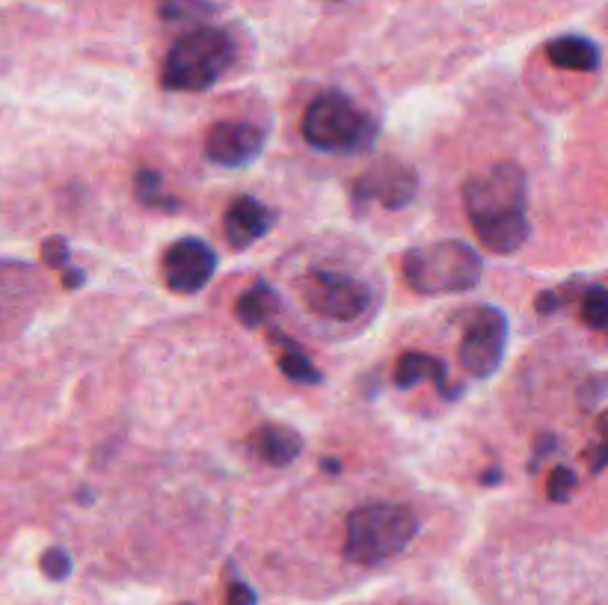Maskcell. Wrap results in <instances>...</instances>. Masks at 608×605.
Wrapping results in <instances>:
<instances>
[{
	"label": "cell",
	"mask_w": 608,
	"mask_h": 605,
	"mask_svg": "<svg viewBox=\"0 0 608 605\" xmlns=\"http://www.w3.org/2000/svg\"><path fill=\"white\" fill-rule=\"evenodd\" d=\"M528 184L520 164L502 161L490 170L472 175L463 184V208L472 220L478 241L496 253L511 256L528 241Z\"/></svg>",
	"instance_id": "cell-1"
},
{
	"label": "cell",
	"mask_w": 608,
	"mask_h": 605,
	"mask_svg": "<svg viewBox=\"0 0 608 605\" xmlns=\"http://www.w3.org/2000/svg\"><path fill=\"white\" fill-rule=\"evenodd\" d=\"M419 534V517L407 505H365L348 517L345 561L377 567L401 555Z\"/></svg>",
	"instance_id": "cell-2"
},
{
	"label": "cell",
	"mask_w": 608,
	"mask_h": 605,
	"mask_svg": "<svg viewBox=\"0 0 608 605\" xmlns=\"http://www.w3.org/2000/svg\"><path fill=\"white\" fill-rule=\"evenodd\" d=\"M235 63V42L226 30L199 27L184 33L164 60L161 84L173 92L211 89Z\"/></svg>",
	"instance_id": "cell-3"
},
{
	"label": "cell",
	"mask_w": 608,
	"mask_h": 605,
	"mask_svg": "<svg viewBox=\"0 0 608 605\" xmlns=\"http://www.w3.org/2000/svg\"><path fill=\"white\" fill-rule=\"evenodd\" d=\"M303 137L318 152L356 155L374 146L377 122L345 92H324L303 113Z\"/></svg>",
	"instance_id": "cell-4"
},
{
	"label": "cell",
	"mask_w": 608,
	"mask_h": 605,
	"mask_svg": "<svg viewBox=\"0 0 608 605\" xmlns=\"http://www.w3.org/2000/svg\"><path fill=\"white\" fill-rule=\"evenodd\" d=\"M404 279L419 294H463L478 285L484 261L463 241H436L413 247L401 261Z\"/></svg>",
	"instance_id": "cell-5"
},
{
	"label": "cell",
	"mask_w": 608,
	"mask_h": 605,
	"mask_svg": "<svg viewBox=\"0 0 608 605\" xmlns=\"http://www.w3.org/2000/svg\"><path fill=\"white\" fill-rule=\"evenodd\" d=\"M297 291L309 312L336 324L362 321L374 309L371 285L339 270H306L297 282Z\"/></svg>",
	"instance_id": "cell-6"
},
{
	"label": "cell",
	"mask_w": 608,
	"mask_h": 605,
	"mask_svg": "<svg viewBox=\"0 0 608 605\" xmlns=\"http://www.w3.org/2000/svg\"><path fill=\"white\" fill-rule=\"evenodd\" d=\"M45 303V279L36 264L21 259H0V342L18 339L39 306Z\"/></svg>",
	"instance_id": "cell-7"
},
{
	"label": "cell",
	"mask_w": 608,
	"mask_h": 605,
	"mask_svg": "<svg viewBox=\"0 0 608 605\" xmlns=\"http://www.w3.org/2000/svg\"><path fill=\"white\" fill-rule=\"evenodd\" d=\"M505 345H508V318L502 309L493 306H481L460 342V365L466 374L484 380L490 374H496V368L502 365L505 356Z\"/></svg>",
	"instance_id": "cell-8"
},
{
	"label": "cell",
	"mask_w": 608,
	"mask_h": 605,
	"mask_svg": "<svg viewBox=\"0 0 608 605\" xmlns=\"http://www.w3.org/2000/svg\"><path fill=\"white\" fill-rule=\"evenodd\" d=\"M416 193H419V175L395 158L377 161L353 181L356 208H365L368 202H380L389 211H398V208H407L416 199Z\"/></svg>",
	"instance_id": "cell-9"
},
{
	"label": "cell",
	"mask_w": 608,
	"mask_h": 605,
	"mask_svg": "<svg viewBox=\"0 0 608 605\" xmlns=\"http://www.w3.org/2000/svg\"><path fill=\"white\" fill-rule=\"evenodd\" d=\"M217 270V253L202 238H181L167 247L161 259V273L167 288L175 294H196L202 291Z\"/></svg>",
	"instance_id": "cell-10"
},
{
	"label": "cell",
	"mask_w": 608,
	"mask_h": 605,
	"mask_svg": "<svg viewBox=\"0 0 608 605\" xmlns=\"http://www.w3.org/2000/svg\"><path fill=\"white\" fill-rule=\"evenodd\" d=\"M264 149V134L250 122H217L202 146L205 161L235 170L253 164Z\"/></svg>",
	"instance_id": "cell-11"
},
{
	"label": "cell",
	"mask_w": 608,
	"mask_h": 605,
	"mask_svg": "<svg viewBox=\"0 0 608 605\" xmlns=\"http://www.w3.org/2000/svg\"><path fill=\"white\" fill-rule=\"evenodd\" d=\"M273 223H276V211L259 202L256 196H238L223 214V232H226L229 247H235V250L253 247L259 238H264L273 229Z\"/></svg>",
	"instance_id": "cell-12"
},
{
	"label": "cell",
	"mask_w": 608,
	"mask_h": 605,
	"mask_svg": "<svg viewBox=\"0 0 608 605\" xmlns=\"http://www.w3.org/2000/svg\"><path fill=\"white\" fill-rule=\"evenodd\" d=\"M546 57L552 66L567 69V72H597L603 63L600 45L585 39V36H558L546 45Z\"/></svg>",
	"instance_id": "cell-13"
},
{
	"label": "cell",
	"mask_w": 608,
	"mask_h": 605,
	"mask_svg": "<svg viewBox=\"0 0 608 605\" xmlns=\"http://www.w3.org/2000/svg\"><path fill=\"white\" fill-rule=\"evenodd\" d=\"M428 377L436 383L439 395H445V398L457 395V389L448 383L445 365H442L436 356L410 350V353H404V356L398 359V365H395V386H401V389H413L416 383H422V380H428Z\"/></svg>",
	"instance_id": "cell-14"
},
{
	"label": "cell",
	"mask_w": 608,
	"mask_h": 605,
	"mask_svg": "<svg viewBox=\"0 0 608 605\" xmlns=\"http://www.w3.org/2000/svg\"><path fill=\"white\" fill-rule=\"evenodd\" d=\"M253 451L270 466H288L303 451V436L288 425H264L253 433Z\"/></svg>",
	"instance_id": "cell-15"
},
{
	"label": "cell",
	"mask_w": 608,
	"mask_h": 605,
	"mask_svg": "<svg viewBox=\"0 0 608 605\" xmlns=\"http://www.w3.org/2000/svg\"><path fill=\"white\" fill-rule=\"evenodd\" d=\"M279 312V294L267 285V282H256L241 300H238V321L247 327V330H256L264 327L273 315Z\"/></svg>",
	"instance_id": "cell-16"
},
{
	"label": "cell",
	"mask_w": 608,
	"mask_h": 605,
	"mask_svg": "<svg viewBox=\"0 0 608 605\" xmlns=\"http://www.w3.org/2000/svg\"><path fill=\"white\" fill-rule=\"evenodd\" d=\"M134 196L143 205H149V208H164V211H175L178 208V202L164 193V178H161V173H155V170H140L137 173V178H134Z\"/></svg>",
	"instance_id": "cell-17"
},
{
	"label": "cell",
	"mask_w": 608,
	"mask_h": 605,
	"mask_svg": "<svg viewBox=\"0 0 608 605\" xmlns=\"http://www.w3.org/2000/svg\"><path fill=\"white\" fill-rule=\"evenodd\" d=\"M285 347H288V350L279 353V368H282V374H285L288 380H294V383H321V371L312 365V359H309L300 347L291 345L288 339H285Z\"/></svg>",
	"instance_id": "cell-18"
},
{
	"label": "cell",
	"mask_w": 608,
	"mask_h": 605,
	"mask_svg": "<svg viewBox=\"0 0 608 605\" xmlns=\"http://www.w3.org/2000/svg\"><path fill=\"white\" fill-rule=\"evenodd\" d=\"M582 321L591 330H608V288L591 285L582 297Z\"/></svg>",
	"instance_id": "cell-19"
},
{
	"label": "cell",
	"mask_w": 608,
	"mask_h": 605,
	"mask_svg": "<svg viewBox=\"0 0 608 605\" xmlns=\"http://www.w3.org/2000/svg\"><path fill=\"white\" fill-rule=\"evenodd\" d=\"M161 18L167 21H193L208 15V3L205 0H155Z\"/></svg>",
	"instance_id": "cell-20"
},
{
	"label": "cell",
	"mask_w": 608,
	"mask_h": 605,
	"mask_svg": "<svg viewBox=\"0 0 608 605\" xmlns=\"http://www.w3.org/2000/svg\"><path fill=\"white\" fill-rule=\"evenodd\" d=\"M576 484H579L576 472L567 469V466H558V469H552V475H549V481H546V493H549L552 502L561 505V502H567V499L573 496Z\"/></svg>",
	"instance_id": "cell-21"
},
{
	"label": "cell",
	"mask_w": 608,
	"mask_h": 605,
	"mask_svg": "<svg viewBox=\"0 0 608 605\" xmlns=\"http://www.w3.org/2000/svg\"><path fill=\"white\" fill-rule=\"evenodd\" d=\"M42 570H45V576L54 579V582L69 579V573H72V558H69V552L60 549V546L48 549V552L42 555Z\"/></svg>",
	"instance_id": "cell-22"
},
{
	"label": "cell",
	"mask_w": 608,
	"mask_h": 605,
	"mask_svg": "<svg viewBox=\"0 0 608 605\" xmlns=\"http://www.w3.org/2000/svg\"><path fill=\"white\" fill-rule=\"evenodd\" d=\"M42 259H45L48 267L66 270V264H69V241L66 238H48L42 244Z\"/></svg>",
	"instance_id": "cell-23"
},
{
	"label": "cell",
	"mask_w": 608,
	"mask_h": 605,
	"mask_svg": "<svg viewBox=\"0 0 608 605\" xmlns=\"http://www.w3.org/2000/svg\"><path fill=\"white\" fill-rule=\"evenodd\" d=\"M558 306H561V294H555V291H546V294L537 297V312L540 315H552Z\"/></svg>",
	"instance_id": "cell-24"
},
{
	"label": "cell",
	"mask_w": 608,
	"mask_h": 605,
	"mask_svg": "<svg viewBox=\"0 0 608 605\" xmlns=\"http://www.w3.org/2000/svg\"><path fill=\"white\" fill-rule=\"evenodd\" d=\"M588 457H591V469H594V472L608 469V439L603 445H597L594 451H588Z\"/></svg>",
	"instance_id": "cell-25"
},
{
	"label": "cell",
	"mask_w": 608,
	"mask_h": 605,
	"mask_svg": "<svg viewBox=\"0 0 608 605\" xmlns=\"http://www.w3.org/2000/svg\"><path fill=\"white\" fill-rule=\"evenodd\" d=\"M87 282V273L84 270H75V267H66L63 270V285L66 288H81Z\"/></svg>",
	"instance_id": "cell-26"
},
{
	"label": "cell",
	"mask_w": 608,
	"mask_h": 605,
	"mask_svg": "<svg viewBox=\"0 0 608 605\" xmlns=\"http://www.w3.org/2000/svg\"><path fill=\"white\" fill-rule=\"evenodd\" d=\"M321 466H324V472L339 475V460H321Z\"/></svg>",
	"instance_id": "cell-27"
},
{
	"label": "cell",
	"mask_w": 608,
	"mask_h": 605,
	"mask_svg": "<svg viewBox=\"0 0 608 605\" xmlns=\"http://www.w3.org/2000/svg\"><path fill=\"white\" fill-rule=\"evenodd\" d=\"M496 481H502V475H499V472H487V475L481 478V484H496Z\"/></svg>",
	"instance_id": "cell-28"
},
{
	"label": "cell",
	"mask_w": 608,
	"mask_h": 605,
	"mask_svg": "<svg viewBox=\"0 0 608 605\" xmlns=\"http://www.w3.org/2000/svg\"><path fill=\"white\" fill-rule=\"evenodd\" d=\"M600 431H603V436L608 439V413H603V419H600Z\"/></svg>",
	"instance_id": "cell-29"
}]
</instances>
